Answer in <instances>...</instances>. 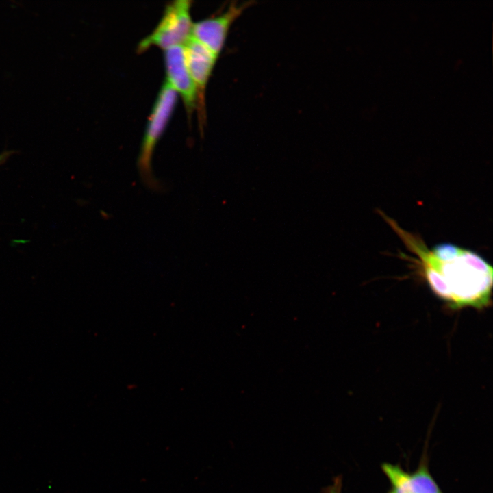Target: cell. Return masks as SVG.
Segmentation results:
<instances>
[{
  "mask_svg": "<svg viewBox=\"0 0 493 493\" xmlns=\"http://www.w3.org/2000/svg\"><path fill=\"white\" fill-rule=\"evenodd\" d=\"M380 215L416 257L417 267L431 290L453 309H482L492 303L493 268L475 251L442 242L429 248L420 236Z\"/></svg>",
  "mask_w": 493,
  "mask_h": 493,
  "instance_id": "1",
  "label": "cell"
},
{
  "mask_svg": "<svg viewBox=\"0 0 493 493\" xmlns=\"http://www.w3.org/2000/svg\"><path fill=\"white\" fill-rule=\"evenodd\" d=\"M177 93L166 81L162 84L149 116L138 158L137 166L144 184L160 190L162 186L153 175L151 160L153 151L170 119L177 104Z\"/></svg>",
  "mask_w": 493,
  "mask_h": 493,
  "instance_id": "2",
  "label": "cell"
},
{
  "mask_svg": "<svg viewBox=\"0 0 493 493\" xmlns=\"http://www.w3.org/2000/svg\"><path fill=\"white\" fill-rule=\"evenodd\" d=\"M191 3L190 0H176L169 3L154 29L138 43V52L142 53L152 46L164 50L173 46L184 45L192 36Z\"/></svg>",
  "mask_w": 493,
  "mask_h": 493,
  "instance_id": "3",
  "label": "cell"
},
{
  "mask_svg": "<svg viewBox=\"0 0 493 493\" xmlns=\"http://www.w3.org/2000/svg\"><path fill=\"white\" fill-rule=\"evenodd\" d=\"M252 3V1H233L220 14L193 23L192 37L218 57L231 27Z\"/></svg>",
  "mask_w": 493,
  "mask_h": 493,
  "instance_id": "4",
  "label": "cell"
},
{
  "mask_svg": "<svg viewBox=\"0 0 493 493\" xmlns=\"http://www.w3.org/2000/svg\"><path fill=\"white\" fill-rule=\"evenodd\" d=\"M184 49L186 64L197 90V110L201 120L203 121L205 90L218 57L192 36L184 45Z\"/></svg>",
  "mask_w": 493,
  "mask_h": 493,
  "instance_id": "5",
  "label": "cell"
},
{
  "mask_svg": "<svg viewBox=\"0 0 493 493\" xmlns=\"http://www.w3.org/2000/svg\"><path fill=\"white\" fill-rule=\"evenodd\" d=\"M164 56L166 81L181 96L190 116L197 106V94L186 64L184 45L164 49Z\"/></svg>",
  "mask_w": 493,
  "mask_h": 493,
  "instance_id": "6",
  "label": "cell"
},
{
  "mask_svg": "<svg viewBox=\"0 0 493 493\" xmlns=\"http://www.w3.org/2000/svg\"><path fill=\"white\" fill-rule=\"evenodd\" d=\"M381 468L392 485L388 493H442L424 462L413 473L390 463L383 464Z\"/></svg>",
  "mask_w": 493,
  "mask_h": 493,
  "instance_id": "7",
  "label": "cell"
},
{
  "mask_svg": "<svg viewBox=\"0 0 493 493\" xmlns=\"http://www.w3.org/2000/svg\"><path fill=\"white\" fill-rule=\"evenodd\" d=\"M342 479L341 476L334 478L333 483L324 489V493H341Z\"/></svg>",
  "mask_w": 493,
  "mask_h": 493,
  "instance_id": "8",
  "label": "cell"
},
{
  "mask_svg": "<svg viewBox=\"0 0 493 493\" xmlns=\"http://www.w3.org/2000/svg\"><path fill=\"white\" fill-rule=\"evenodd\" d=\"M12 153V151H5L0 155V164L3 162Z\"/></svg>",
  "mask_w": 493,
  "mask_h": 493,
  "instance_id": "9",
  "label": "cell"
}]
</instances>
